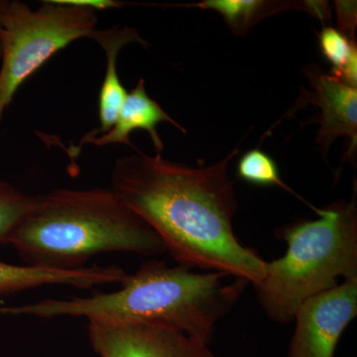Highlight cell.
Returning <instances> with one entry per match:
<instances>
[{"instance_id":"6da1fadb","label":"cell","mask_w":357,"mask_h":357,"mask_svg":"<svg viewBox=\"0 0 357 357\" xmlns=\"http://www.w3.org/2000/svg\"><path fill=\"white\" fill-rule=\"evenodd\" d=\"M135 152L115 161L110 189L156 232L174 260L259 284L266 261L238 241L232 225L237 201L229 167L238 148L198 168Z\"/></svg>"},{"instance_id":"7a4b0ae2","label":"cell","mask_w":357,"mask_h":357,"mask_svg":"<svg viewBox=\"0 0 357 357\" xmlns=\"http://www.w3.org/2000/svg\"><path fill=\"white\" fill-rule=\"evenodd\" d=\"M248 282L222 272H196L147 261L128 275L119 290L89 297L47 299L0 307V314L37 318L74 317L89 323L171 326L210 344L215 325L239 299Z\"/></svg>"},{"instance_id":"3957f363","label":"cell","mask_w":357,"mask_h":357,"mask_svg":"<svg viewBox=\"0 0 357 357\" xmlns=\"http://www.w3.org/2000/svg\"><path fill=\"white\" fill-rule=\"evenodd\" d=\"M26 265L54 270L86 267L103 253L167 252L149 225L110 188L57 189L37 195L9 243Z\"/></svg>"},{"instance_id":"277c9868","label":"cell","mask_w":357,"mask_h":357,"mask_svg":"<svg viewBox=\"0 0 357 357\" xmlns=\"http://www.w3.org/2000/svg\"><path fill=\"white\" fill-rule=\"evenodd\" d=\"M314 211L318 220L284 230L285 255L266 262L255 286L263 310L278 323L293 321L305 301L337 286V277H357L356 185L349 202Z\"/></svg>"},{"instance_id":"5b68a950","label":"cell","mask_w":357,"mask_h":357,"mask_svg":"<svg viewBox=\"0 0 357 357\" xmlns=\"http://www.w3.org/2000/svg\"><path fill=\"white\" fill-rule=\"evenodd\" d=\"M96 11L47 0L36 10L23 2L2 0L0 9V121L16 91L56 53L98 24Z\"/></svg>"},{"instance_id":"8992f818","label":"cell","mask_w":357,"mask_h":357,"mask_svg":"<svg viewBox=\"0 0 357 357\" xmlns=\"http://www.w3.org/2000/svg\"><path fill=\"white\" fill-rule=\"evenodd\" d=\"M357 314V277L305 301L296 312L289 357H333L340 335Z\"/></svg>"},{"instance_id":"52a82bcc","label":"cell","mask_w":357,"mask_h":357,"mask_svg":"<svg viewBox=\"0 0 357 357\" xmlns=\"http://www.w3.org/2000/svg\"><path fill=\"white\" fill-rule=\"evenodd\" d=\"M88 333L100 357H213L208 344L168 326L89 323Z\"/></svg>"},{"instance_id":"ba28073f","label":"cell","mask_w":357,"mask_h":357,"mask_svg":"<svg viewBox=\"0 0 357 357\" xmlns=\"http://www.w3.org/2000/svg\"><path fill=\"white\" fill-rule=\"evenodd\" d=\"M306 74L312 88V93H307L306 102L321 110V128L316 138L319 149L326 158L333 141L344 136L349 139L344 159L354 162L357 147V88L325 74L318 67H307Z\"/></svg>"},{"instance_id":"9c48e42d","label":"cell","mask_w":357,"mask_h":357,"mask_svg":"<svg viewBox=\"0 0 357 357\" xmlns=\"http://www.w3.org/2000/svg\"><path fill=\"white\" fill-rule=\"evenodd\" d=\"M128 275L122 268L115 265L54 270L0 261V296L13 295L47 285L93 289L98 286L121 284Z\"/></svg>"},{"instance_id":"30bf717a","label":"cell","mask_w":357,"mask_h":357,"mask_svg":"<svg viewBox=\"0 0 357 357\" xmlns=\"http://www.w3.org/2000/svg\"><path fill=\"white\" fill-rule=\"evenodd\" d=\"M89 39L95 40L102 47L107 58L105 79L98 98V121L100 126L89 131L79 141V145L67 149L70 158L74 159L81 152L83 145L91 138L109 131L114 126L122 103L128 91L122 86L117 74V56L126 45L137 43L147 47L148 43L133 28L112 27L109 29L93 30Z\"/></svg>"},{"instance_id":"8fae6325","label":"cell","mask_w":357,"mask_h":357,"mask_svg":"<svg viewBox=\"0 0 357 357\" xmlns=\"http://www.w3.org/2000/svg\"><path fill=\"white\" fill-rule=\"evenodd\" d=\"M162 122L172 124L181 132L187 133L185 129L174 121L156 100L148 96L145 81L140 79L135 88L128 91L112 128L102 135L91 138L86 143L98 147L119 143L128 145L135 151L137 148L134 147L131 143L130 134L137 129H143L151 137L156 155L161 156L164 144L156 128Z\"/></svg>"},{"instance_id":"7c38bea8","label":"cell","mask_w":357,"mask_h":357,"mask_svg":"<svg viewBox=\"0 0 357 357\" xmlns=\"http://www.w3.org/2000/svg\"><path fill=\"white\" fill-rule=\"evenodd\" d=\"M182 7L215 10L225 18L234 34L243 36L253 26L276 13L288 10L312 13V1H264V0H204L199 3L181 4Z\"/></svg>"},{"instance_id":"4fadbf2b","label":"cell","mask_w":357,"mask_h":357,"mask_svg":"<svg viewBox=\"0 0 357 357\" xmlns=\"http://www.w3.org/2000/svg\"><path fill=\"white\" fill-rule=\"evenodd\" d=\"M324 57L333 66L330 75L345 84L357 88V46L333 27H324L319 34Z\"/></svg>"},{"instance_id":"5bb4252c","label":"cell","mask_w":357,"mask_h":357,"mask_svg":"<svg viewBox=\"0 0 357 357\" xmlns=\"http://www.w3.org/2000/svg\"><path fill=\"white\" fill-rule=\"evenodd\" d=\"M37 195L0 178V243L8 244L11 236L36 203Z\"/></svg>"},{"instance_id":"9a60e30c","label":"cell","mask_w":357,"mask_h":357,"mask_svg":"<svg viewBox=\"0 0 357 357\" xmlns=\"http://www.w3.org/2000/svg\"><path fill=\"white\" fill-rule=\"evenodd\" d=\"M237 175L241 180L250 183V184L276 185L296 195L281 180L278 168H277L274 160L258 148L246 152L241 157L238 165H237Z\"/></svg>"},{"instance_id":"2e32d148","label":"cell","mask_w":357,"mask_h":357,"mask_svg":"<svg viewBox=\"0 0 357 357\" xmlns=\"http://www.w3.org/2000/svg\"><path fill=\"white\" fill-rule=\"evenodd\" d=\"M337 9V24L340 33L351 41L356 42V29L357 24L356 1H335Z\"/></svg>"},{"instance_id":"e0dca14e","label":"cell","mask_w":357,"mask_h":357,"mask_svg":"<svg viewBox=\"0 0 357 357\" xmlns=\"http://www.w3.org/2000/svg\"><path fill=\"white\" fill-rule=\"evenodd\" d=\"M59 3L88 7L93 10H107L110 8H119L122 3L115 0H56Z\"/></svg>"},{"instance_id":"ac0fdd59","label":"cell","mask_w":357,"mask_h":357,"mask_svg":"<svg viewBox=\"0 0 357 357\" xmlns=\"http://www.w3.org/2000/svg\"><path fill=\"white\" fill-rule=\"evenodd\" d=\"M2 0H0V9H1Z\"/></svg>"},{"instance_id":"d6986e66","label":"cell","mask_w":357,"mask_h":357,"mask_svg":"<svg viewBox=\"0 0 357 357\" xmlns=\"http://www.w3.org/2000/svg\"><path fill=\"white\" fill-rule=\"evenodd\" d=\"M0 57H1V47H0Z\"/></svg>"}]
</instances>
